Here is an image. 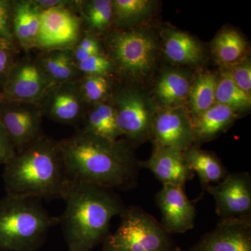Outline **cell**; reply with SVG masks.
<instances>
[{"instance_id": "cell-14", "label": "cell", "mask_w": 251, "mask_h": 251, "mask_svg": "<svg viewBox=\"0 0 251 251\" xmlns=\"http://www.w3.org/2000/svg\"><path fill=\"white\" fill-rule=\"evenodd\" d=\"M189 251H251V216L220 220Z\"/></svg>"}, {"instance_id": "cell-24", "label": "cell", "mask_w": 251, "mask_h": 251, "mask_svg": "<svg viewBox=\"0 0 251 251\" xmlns=\"http://www.w3.org/2000/svg\"><path fill=\"white\" fill-rule=\"evenodd\" d=\"M189 90L190 84L187 77L175 71L165 73L156 86L158 99L168 105L182 101L189 93Z\"/></svg>"}, {"instance_id": "cell-21", "label": "cell", "mask_w": 251, "mask_h": 251, "mask_svg": "<svg viewBox=\"0 0 251 251\" xmlns=\"http://www.w3.org/2000/svg\"><path fill=\"white\" fill-rule=\"evenodd\" d=\"M82 129L111 140L122 136L117 123L116 113L111 102L106 100L90 105L86 112Z\"/></svg>"}, {"instance_id": "cell-37", "label": "cell", "mask_w": 251, "mask_h": 251, "mask_svg": "<svg viewBox=\"0 0 251 251\" xmlns=\"http://www.w3.org/2000/svg\"><path fill=\"white\" fill-rule=\"evenodd\" d=\"M175 251H183L181 250V249H180V248L177 247V248H176V249H175Z\"/></svg>"}, {"instance_id": "cell-10", "label": "cell", "mask_w": 251, "mask_h": 251, "mask_svg": "<svg viewBox=\"0 0 251 251\" xmlns=\"http://www.w3.org/2000/svg\"><path fill=\"white\" fill-rule=\"evenodd\" d=\"M110 102L115 108L122 136L135 143L151 136L152 112L140 92L133 89H121L112 96Z\"/></svg>"}, {"instance_id": "cell-32", "label": "cell", "mask_w": 251, "mask_h": 251, "mask_svg": "<svg viewBox=\"0 0 251 251\" xmlns=\"http://www.w3.org/2000/svg\"><path fill=\"white\" fill-rule=\"evenodd\" d=\"M14 44L0 41V87L2 89L10 69L18 58Z\"/></svg>"}, {"instance_id": "cell-31", "label": "cell", "mask_w": 251, "mask_h": 251, "mask_svg": "<svg viewBox=\"0 0 251 251\" xmlns=\"http://www.w3.org/2000/svg\"><path fill=\"white\" fill-rule=\"evenodd\" d=\"M13 2L0 0V41L16 44L13 29Z\"/></svg>"}, {"instance_id": "cell-27", "label": "cell", "mask_w": 251, "mask_h": 251, "mask_svg": "<svg viewBox=\"0 0 251 251\" xmlns=\"http://www.w3.org/2000/svg\"><path fill=\"white\" fill-rule=\"evenodd\" d=\"M246 49V41L237 31L232 29L221 32L213 44L216 58L224 64L237 62L245 52Z\"/></svg>"}, {"instance_id": "cell-3", "label": "cell", "mask_w": 251, "mask_h": 251, "mask_svg": "<svg viewBox=\"0 0 251 251\" xmlns=\"http://www.w3.org/2000/svg\"><path fill=\"white\" fill-rule=\"evenodd\" d=\"M6 194L61 199L69 177L59 141L44 135L16 153L3 173Z\"/></svg>"}, {"instance_id": "cell-26", "label": "cell", "mask_w": 251, "mask_h": 251, "mask_svg": "<svg viewBox=\"0 0 251 251\" xmlns=\"http://www.w3.org/2000/svg\"><path fill=\"white\" fill-rule=\"evenodd\" d=\"M216 103L226 105L234 112L250 108L251 99L234 83L229 72L224 73L218 80L215 94Z\"/></svg>"}, {"instance_id": "cell-34", "label": "cell", "mask_w": 251, "mask_h": 251, "mask_svg": "<svg viewBox=\"0 0 251 251\" xmlns=\"http://www.w3.org/2000/svg\"><path fill=\"white\" fill-rule=\"evenodd\" d=\"M16 154V149L0 121V165L7 164Z\"/></svg>"}, {"instance_id": "cell-15", "label": "cell", "mask_w": 251, "mask_h": 251, "mask_svg": "<svg viewBox=\"0 0 251 251\" xmlns=\"http://www.w3.org/2000/svg\"><path fill=\"white\" fill-rule=\"evenodd\" d=\"M151 136L155 148L184 151L192 146L194 135L191 120L179 110H166L153 118Z\"/></svg>"}, {"instance_id": "cell-5", "label": "cell", "mask_w": 251, "mask_h": 251, "mask_svg": "<svg viewBox=\"0 0 251 251\" xmlns=\"http://www.w3.org/2000/svg\"><path fill=\"white\" fill-rule=\"evenodd\" d=\"M120 216L118 227L103 239L101 251H171L170 234L141 207H125Z\"/></svg>"}, {"instance_id": "cell-13", "label": "cell", "mask_w": 251, "mask_h": 251, "mask_svg": "<svg viewBox=\"0 0 251 251\" xmlns=\"http://www.w3.org/2000/svg\"><path fill=\"white\" fill-rule=\"evenodd\" d=\"M156 201L161 213V226L168 234L185 233L193 229L196 208L185 193L184 187L163 184L156 194Z\"/></svg>"}, {"instance_id": "cell-20", "label": "cell", "mask_w": 251, "mask_h": 251, "mask_svg": "<svg viewBox=\"0 0 251 251\" xmlns=\"http://www.w3.org/2000/svg\"><path fill=\"white\" fill-rule=\"evenodd\" d=\"M188 166L199 176L203 191L211 185L220 182L228 172L214 153L191 148L184 151Z\"/></svg>"}, {"instance_id": "cell-12", "label": "cell", "mask_w": 251, "mask_h": 251, "mask_svg": "<svg viewBox=\"0 0 251 251\" xmlns=\"http://www.w3.org/2000/svg\"><path fill=\"white\" fill-rule=\"evenodd\" d=\"M38 104L43 116L72 126L83 122L89 108L81 93L78 80L53 84Z\"/></svg>"}, {"instance_id": "cell-11", "label": "cell", "mask_w": 251, "mask_h": 251, "mask_svg": "<svg viewBox=\"0 0 251 251\" xmlns=\"http://www.w3.org/2000/svg\"><path fill=\"white\" fill-rule=\"evenodd\" d=\"M205 191L214 198L216 213L221 219L251 216V177L248 172L227 173Z\"/></svg>"}, {"instance_id": "cell-22", "label": "cell", "mask_w": 251, "mask_h": 251, "mask_svg": "<svg viewBox=\"0 0 251 251\" xmlns=\"http://www.w3.org/2000/svg\"><path fill=\"white\" fill-rule=\"evenodd\" d=\"M75 9L78 11L82 29L91 35L103 32L113 21L111 0L75 1Z\"/></svg>"}, {"instance_id": "cell-1", "label": "cell", "mask_w": 251, "mask_h": 251, "mask_svg": "<svg viewBox=\"0 0 251 251\" xmlns=\"http://www.w3.org/2000/svg\"><path fill=\"white\" fill-rule=\"evenodd\" d=\"M59 144L69 180L122 191L136 186L139 162L125 140L106 139L79 128Z\"/></svg>"}, {"instance_id": "cell-6", "label": "cell", "mask_w": 251, "mask_h": 251, "mask_svg": "<svg viewBox=\"0 0 251 251\" xmlns=\"http://www.w3.org/2000/svg\"><path fill=\"white\" fill-rule=\"evenodd\" d=\"M108 58L114 69L126 78L136 80L148 75L156 59V43L148 33L120 31L106 40Z\"/></svg>"}, {"instance_id": "cell-33", "label": "cell", "mask_w": 251, "mask_h": 251, "mask_svg": "<svg viewBox=\"0 0 251 251\" xmlns=\"http://www.w3.org/2000/svg\"><path fill=\"white\" fill-rule=\"evenodd\" d=\"M234 83L239 89L248 94L251 90V65L249 61L239 63L229 72Z\"/></svg>"}, {"instance_id": "cell-19", "label": "cell", "mask_w": 251, "mask_h": 251, "mask_svg": "<svg viewBox=\"0 0 251 251\" xmlns=\"http://www.w3.org/2000/svg\"><path fill=\"white\" fill-rule=\"evenodd\" d=\"M41 69L54 83L80 80L79 71L73 56L72 49L45 51L36 57Z\"/></svg>"}, {"instance_id": "cell-36", "label": "cell", "mask_w": 251, "mask_h": 251, "mask_svg": "<svg viewBox=\"0 0 251 251\" xmlns=\"http://www.w3.org/2000/svg\"><path fill=\"white\" fill-rule=\"evenodd\" d=\"M32 1L41 11L53 8L69 7L75 3V1L70 0H32Z\"/></svg>"}, {"instance_id": "cell-23", "label": "cell", "mask_w": 251, "mask_h": 251, "mask_svg": "<svg viewBox=\"0 0 251 251\" xmlns=\"http://www.w3.org/2000/svg\"><path fill=\"white\" fill-rule=\"evenodd\" d=\"M164 48L168 58L177 64H196L202 58L201 46L192 36L182 31H170Z\"/></svg>"}, {"instance_id": "cell-16", "label": "cell", "mask_w": 251, "mask_h": 251, "mask_svg": "<svg viewBox=\"0 0 251 251\" xmlns=\"http://www.w3.org/2000/svg\"><path fill=\"white\" fill-rule=\"evenodd\" d=\"M139 167L149 170L163 184L184 188L186 183L195 176L186 161L184 151L175 149L155 148L148 160L139 162Z\"/></svg>"}, {"instance_id": "cell-17", "label": "cell", "mask_w": 251, "mask_h": 251, "mask_svg": "<svg viewBox=\"0 0 251 251\" xmlns=\"http://www.w3.org/2000/svg\"><path fill=\"white\" fill-rule=\"evenodd\" d=\"M41 11L32 0L13 2V29L16 42L26 52L35 49Z\"/></svg>"}, {"instance_id": "cell-7", "label": "cell", "mask_w": 251, "mask_h": 251, "mask_svg": "<svg viewBox=\"0 0 251 251\" xmlns=\"http://www.w3.org/2000/svg\"><path fill=\"white\" fill-rule=\"evenodd\" d=\"M43 114L39 104L0 98V121L16 153L43 138Z\"/></svg>"}, {"instance_id": "cell-8", "label": "cell", "mask_w": 251, "mask_h": 251, "mask_svg": "<svg viewBox=\"0 0 251 251\" xmlns=\"http://www.w3.org/2000/svg\"><path fill=\"white\" fill-rule=\"evenodd\" d=\"M74 4L41 11L35 49L45 52L75 47L82 36V27L78 15L73 11Z\"/></svg>"}, {"instance_id": "cell-2", "label": "cell", "mask_w": 251, "mask_h": 251, "mask_svg": "<svg viewBox=\"0 0 251 251\" xmlns=\"http://www.w3.org/2000/svg\"><path fill=\"white\" fill-rule=\"evenodd\" d=\"M61 199L65 210L59 224L69 251H91L110 232V222L125 206L108 188L69 180Z\"/></svg>"}, {"instance_id": "cell-28", "label": "cell", "mask_w": 251, "mask_h": 251, "mask_svg": "<svg viewBox=\"0 0 251 251\" xmlns=\"http://www.w3.org/2000/svg\"><path fill=\"white\" fill-rule=\"evenodd\" d=\"M78 83L84 100L89 106L105 101L111 90L108 75H83Z\"/></svg>"}, {"instance_id": "cell-25", "label": "cell", "mask_w": 251, "mask_h": 251, "mask_svg": "<svg viewBox=\"0 0 251 251\" xmlns=\"http://www.w3.org/2000/svg\"><path fill=\"white\" fill-rule=\"evenodd\" d=\"M218 80L214 74L206 73L198 77L190 88V102L195 116L210 108L216 103L215 94Z\"/></svg>"}, {"instance_id": "cell-35", "label": "cell", "mask_w": 251, "mask_h": 251, "mask_svg": "<svg viewBox=\"0 0 251 251\" xmlns=\"http://www.w3.org/2000/svg\"><path fill=\"white\" fill-rule=\"evenodd\" d=\"M74 48L94 54L102 53L101 47L98 39L95 37V36L91 35L87 33H85L84 36H81L80 40Z\"/></svg>"}, {"instance_id": "cell-9", "label": "cell", "mask_w": 251, "mask_h": 251, "mask_svg": "<svg viewBox=\"0 0 251 251\" xmlns=\"http://www.w3.org/2000/svg\"><path fill=\"white\" fill-rule=\"evenodd\" d=\"M53 84L36 58L25 56L18 58L10 69L0 92V98L39 103Z\"/></svg>"}, {"instance_id": "cell-18", "label": "cell", "mask_w": 251, "mask_h": 251, "mask_svg": "<svg viewBox=\"0 0 251 251\" xmlns=\"http://www.w3.org/2000/svg\"><path fill=\"white\" fill-rule=\"evenodd\" d=\"M235 116V112L232 109L221 104H214L191 120L194 142L215 138L230 126Z\"/></svg>"}, {"instance_id": "cell-30", "label": "cell", "mask_w": 251, "mask_h": 251, "mask_svg": "<svg viewBox=\"0 0 251 251\" xmlns=\"http://www.w3.org/2000/svg\"><path fill=\"white\" fill-rule=\"evenodd\" d=\"M76 65L82 75H108L114 70L110 59L102 53L94 54Z\"/></svg>"}, {"instance_id": "cell-4", "label": "cell", "mask_w": 251, "mask_h": 251, "mask_svg": "<svg viewBox=\"0 0 251 251\" xmlns=\"http://www.w3.org/2000/svg\"><path fill=\"white\" fill-rule=\"evenodd\" d=\"M59 224L41 199L6 194L0 199V251H35Z\"/></svg>"}, {"instance_id": "cell-29", "label": "cell", "mask_w": 251, "mask_h": 251, "mask_svg": "<svg viewBox=\"0 0 251 251\" xmlns=\"http://www.w3.org/2000/svg\"><path fill=\"white\" fill-rule=\"evenodd\" d=\"M112 2L113 21L120 26L138 21L151 9V2L148 0H114Z\"/></svg>"}]
</instances>
